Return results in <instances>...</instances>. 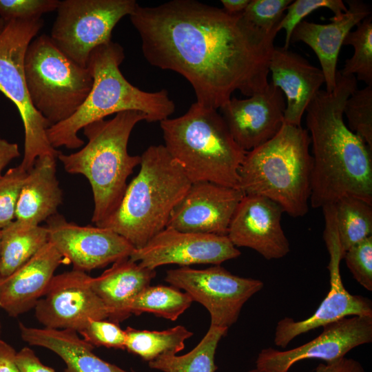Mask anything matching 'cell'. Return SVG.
<instances>
[{
  "instance_id": "obj_1",
  "label": "cell",
  "mask_w": 372,
  "mask_h": 372,
  "mask_svg": "<svg viewBox=\"0 0 372 372\" xmlns=\"http://www.w3.org/2000/svg\"><path fill=\"white\" fill-rule=\"evenodd\" d=\"M130 18L147 62L184 76L204 107L220 109L236 90L249 97L269 85L276 34L259 32L241 14L173 0L156 6L138 3Z\"/></svg>"
},
{
  "instance_id": "obj_2",
  "label": "cell",
  "mask_w": 372,
  "mask_h": 372,
  "mask_svg": "<svg viewBox=\"0 0 372 372\" xmlns=\"http://www.w3.org/2000/svg\"><path fill=\"white\" fill-rule=\"evenodd\" d=\"M357 90L355 76L337 73L331 92L319 90L306 109L313 160L312 207L352 196L372 205V149L344 121V107Z\"/></svg>"
},
{
  "instance_id": "obj_3",
  "label": "cell",
  "mask_w": 372,
  "mask_h": 372,
  "mask_svg": "<svg viewBox=\"0 0 372 372\" xmlns=\"http://www.w3.org/2000/svg\"><path fill=\"white\" fill-rule=\"evenodd\" d=\"M125 59L123 47L113 41L96 48L87 67L93 78L92 89L76 112L68 119L50 126L47 136L52 147L76 149L84 145L78 132L93 122L124 111H138L147 122L169 118L175 104L166 90L146 92L131 84L123 75L120 65Z\"/></svg>"
},
{
  "instance_id": "obj_4",
  "label": "cell",
  "mask_w": 372,
  "mask_h": 372,
  "mask_svg": "<svg viewBox=\"0 0 372 372\" xmlns=\"http://www.w3.org/2000/svg\"><path fill=\"white\" fill-rule=\"evenodd\" d=\"M140 166L118 208L97 226L117 233L135 249L166 227L171 212L192 185L164 145L149 146L141 156Z\"/></svg>"
},
{
  "instance_id": "obj_5",
  "label": "cell",
  "mask_w": 372,
  "mask_h": 372,
  "mask_svg": "<svg viewBox=\"0 0 372 372\" xmlns=\"http://www.w3.org/2000/svg\"><path fill=\"white\" fill-rule=\"evenodd\" d=\"M310 145L306 129L283 124L272 138L246 152L238 188L271 199L291 216H304L311 194Z\"/></svg>"
},
{
  "instance_id": "obj_6",
  "label": "cell",
  "mask_w": 372,
  "mask_h": 372,
  "mask_svg": "<svg viewBox=\"0 0 372 372\" xmlns=\"http://www.w3.org/2000/svg\"><path fill=\"white\" fill-rule=\"evenodd\" d=\"M147 121L143 112L124 111L112 119H101L85 126L87 144L79 151L59 153L57 158L71 174L87 178L93 194L94 208L92 222L99 225L118 208L127 188V180L141 156L128 153L127 144L134 126Z\"/></svg>"
},
{
  "instance_id": "obj_7",
  "label": "cell",
  "mask_w": 372,
  "mask_h": 372,
  "mask_svg": "<svg viewBox=\"0 0 372 372\" xmlns=\"http://www.w3.org/2000/svg\"><path fill=\"white\" fill-rule=\"evenodd\" d=\"M164 146L192 183L238 188L246 151L234 141L218 110L194 103L183 115L160 122Z\"/></svg>"
},
{
  "instance_id": "obj_8",
  "label": "cell",
  "mask_w": 372,
  "mask_h": 372,
  "mask_svg": "<svg viewBox=\"0 0 372 372\" xmlns=\"http://www.w3.org/2000/svg\"><path fill=\"white\" fill-rule=\"evenodd\" d=\"M24 72L30 101L50 126L73 115L93 83L89 68L69 59L45 34L29 44Z\"/></svg>"
},
{
  "instance_id": "obj_9",
  "label": "cell",
  "mask_w": 372,
  "mask_h": 372,
  "mask_svg": "<svg viewBox=\"0 0 372 372\" xmlns=\"http://www.w3.org/2000/svg\"><path fill=\"white\" fill-rule=\"evenodd\" d=\"M43 25L42 19L12 20L0 36V92L17 107L24 127V154L20 165L27 172L36 159L44 156L57 158L60 152L50 145V123L34 109L28 94L24 57L30 42Z\"/></svg>"
},
{
  "instance_id": "obj_10",
  "label": "cell",
  "mask_w": 372,
  "mask_h": 372,
  "mask_svg": "<svg viewBox=\"0 0 372 372\" xmlns=\"http://www.w3.org/2000/svg\"><path fill=\"white\" fill-rule=\"evenodd\" d=\"M137 5L135 0L60 1L49 36L65 56L86 68L91 52L111 41L116 25Z\"/></svg>"
},
{
  "instance_id": "obj_11",
  "label": "cell",
  "mask_w": 372,
  "mask_h": 372,
  "mask_svg": "<svg viewBox=\"0 0 372 372\" xmlns=\"http://www.w3.org/2000/svg\"><path fill=\"white\" fill-rule=\"evenodd\" d=\"M165 280L203 305L210 314V325L226 329L237 321L245 303L264 287L260 280L234 275L220 265L169 269Z\"/></svg>"
},
{
  "instance_id": "obj_12",
  "label": "cell",
  "mask_w": 372,
  "mask_h": 372,
  "mask_svg": "<svg viewBox=\"0 0 372 372\" xmlns=\"http://www.w3.org/2000/svg\"><path fill=\"white\" fill-rule=\"evenodd\" d=\"M324 217V240L329 254L328 269L330 289L317 310L309 318L295 321L281 319L277 324L274 344L286 347L300 334L322 327L341 318L353 316H372V302L366 297L351 294L344 287L340 270L344 253L341 249L336 227L333 204L322 207Z\"/></svg>"
},
{
  "instance_id": "obj_13",
  "label": "cell",
  "mask_w": 372,
  "mask_h": 372,
  "mask_svg": "<svg viewBox=\"0 0 372 372\" xmlns=\"http://www.w3.org/2000/svg\"><path fill=\"white\" fill-rule=\"evenodd\" d=\"M90 278L74 269L54 276L34 307L38 321L45 328L79 333L90 319H108L103 303L90 286Z\"/></svg>"
},
{
  "instance_id": "obj_14",
  "label": "cell",
  "mask_w": 372,
  "mask_h": 372,
  "mask_svg": "<svg viewBox=\"0 0 372 372\" xmlns=\"http://www.w3.org/2000/svg\"><path fill=\"white\" fill-rule=\"evenodd\" d=\"M48 240L73 269L89 271L130 258L135 248L107 228L80 226L56 213L46 220Z\"/></svg>"
},
{
  "instance_id": "obj_15",
  "label": "cell",
  "mask_w": 372,
  "mask_h": 372,
  "mask_svg": "<svg viewBox=\"0 0 372 372\" xmlns=\"http://www.w3.org/2000/svg\"><path fill=\"white\" fill-rule=\"evenodd\" d=\"M322 327L318 337L298 347L284 351L271 347L262 349L256 359V368L267 372H288L302 360L332 362L345 357L351 349L372 341V316L344 317Z\"/></svg>"
},
{
  "instance_id": "obj_16",
  "label": "cell",
  "mask_w": 372,
  "mask_h": 372,
  "mask_svg": "<svg viewBox=\"0 0 372 372\" xmlns=\"http://www.w3.org/2000/svg\"><path fill=\"white\" fill-rule=\"evenodd\" d=\"M240 250L227 236L179 231L165 227L130 258L149 269L166 265L188 267L213 264L238 258Z\"/></svg>"
},
{
  "instance_id": "obj_17",
  "label": "cell",
  "mask_w": 372,
  "mask_h": 372,
  "mask_svg": "<svg viewBox=\"0 0 372 372\" xmlns=\"http://www.w3.org/2000/svg\"><path fill=\"white\" fill-rule=\"evenodd\" d=\"M244 193L210 182L192 183L174 208L166 227L179 231L227 236Z\"/></svg>"
},
{
  "instance_id": "obj_18",
  "label": "cell",
  "mask_w": 372,
  "mask_h": 372,
  "mask_svg": "<svg viewBox=\"0 0 372 372\" xmlns=\"http://www.w3.org/2000/svg\"><path fill=\"white\" fill-rule=\"evenodd\" d=\"M283 209L258 195H245L231 218L227 236L236 247L252 249L267 260L280 259L290 251L281 225Z\"/></svg>"
},
{
  "instance_id": "obj_19",
  "label": "cell",
  "mask_w": 372,
  "mask_h": 372,
  "mask_svg": "<svg viewBox=\"0 0 372 372\" xmlns=\"http://www.w3.org/2000/svg\"><path fill=\"white\" fill-rule=\"evenodd\" d=\"M285 107L282 92L270 82L264 90L247 99L231 97L220 110L236 143L248 152L280 131Z\"/></svg>"
},
{
  "instance_id": "obj_20",
  "label": "cell",
  "mask_w": 372,
  "mask_h": 372,
  "mask_svg": "<svg viewBox=\"0 0 372 372\" xmlns=\"http://www.w3.org/2000/svg\"><path fill=\"white\" fill-rule=\"evenodd\" d=\"M272 81L287 99L284 124L301 126L306 109L320 87L324 76L320 68L298 54L283 47H274L269 65Z\"/></svg>"
},
{
  "instance_id": "obj_21",
  "label": "cell",
  "mask_w": 372,
  "mask_h": 372,
  "mask_svg": "<svg viewBox=\"0 0 372 372\" xmlns=\"http://www.w3.org/2000/svg\"><path fill=\"white\" fill-rule=\"evenodd\" d=\"M347 11L330 23L320 24L302 20L294 28L291 43L302 41L316 53L324 76L326 91L331 92L337 79V63L343 42L352 28L371 14L369 5L359 0H347Z\"/></svg>"
},
{
  "instance_id": "obj_22",
  "label": "cell",
  "mask_w": 372,
  "mask_h": 372,
  "mask_svg": "<svg viewBox=\"0 0 372 372\" xmlns=\"http://www.w3.org/2000/svg\"><path fill=\"white\" fill-rule=\"evenodd\" d=\"M65 261L48 241L8 277L0 278V307L17 317L34 308L45 294L58 267Z\"/></svg>"
},
{
  "instance_id": "obj_23",
  "label": "cell",
  "mask_w": 372,
  "mask_h": 372,
  "mask_svg": "<svg viewBox=\"0 0 372 372\" xmlns=\"http://www.w3.org/2000/svg\"><path fill=\"white\" fill-rule=\"evenodd\" d=\"M155 269L141 266L130 258L118 260L98 277L90 278L92 289L103 303L108 320L118 324L131 316L136 296L150 285Z\"/></svg>"
},
{
  "instance_id": "obj_24",
  "label": "cell",
  "mask_w": 372,
  "mask_h": 372,
  "mask_svg": "<svg viewBox=\"0 0 372 372\" xmlns=\"http://www.w3.org/2000/svg\"><path fill=\"white\" fill-rule=\"evenodd\" d=\"M63 194L56 176V158L36 159L27 173L17 201L15 220L39 225L57 213Z\"/></svg>"
},
{
  "instance_id": "obj_25",
  "label": "cell",
  "mask_w": 372,
  "mask_h": 372,
  "mask_svg": "<svg viewBox=\"0 0 372 372\" xmlns=\"http://www.w3.org/2000/svg\"><path fill=\"white\" fill-rule=\"evenodd\" d=\"M23 340L30 345L46 348L65 363L64 372H134L109 363L93 352L94 346L70 329L34 328L19 322Z\"/></svg>"
},
{
  "instance_id": "obj_26",
  "label": "cell",
  "mask_w": 372,
  "mask_h": 372,
  "mask_svg": "<svg viewBox=\"0 0 372 372\" xmlns=\"http://www.w3.org/2000/svg\"><path fill=\"white\" fill-rule=\"evenodd\" d=\"M1 231L0 278L12 274L49 241L45 227L17 220Z\"/></svg>"
},
{
  "instance_id": "obj_27",
  "label": "cell",
  "mask_w": 372,
  "mask_h": 372,
  "mask_svg": "<svg viewBox=\"0 0 372 372\" xmlns=\"http://www.w3.org/2000/svg\"><path fill=\"white\" fill-rule=\"evenodd\" d=\"M228 329L210 325L200 342L183 355L165 353L148 362L150 368L163 372H215V353L222 337Z\"/></svg>"
},
{
  "instance_id": "obj_28",
  "label": "cell",
  "mask_w": 372,
  "mask_h": 372,
  "mask_svg": "<svg viewBox=\"0 0 372 372\" xmlns=\"http://www.w3.org/2000/svg\"><path fill=\"white\" fill-rule=\"evenodd\" d=\"M333 206L338 238L344 254L372 236V205L358 197L345 196Z\"/></svg>"
},
{
  "instance_id": "obj_29",
  "label": "cell",
  "mask_w": 372,
  "mask_h": 372,
  "mask_svg": "<svg viewBox=\"0 0 372 372\" xmlns=\"http://www.w3.org/2000/svg\"><path fill=\"white\" fill-rule=\"evenodd\" d=\"M125 331V349L148 362L165 353L176 354L184 349L185 341L193 335L182 325L164 331L140 330L128 327Z\"/></svg>"
},
{
  "instance_id": "obj_30",
  "label": "cell",
  "mask_w": 372,
  "mask_h": 372,
  "mask_svg": "<svg viewBox=\"0 0 372 372\" xmlns=\"http://www.w3.org/2000/svg\"><path fill=\"white\" fill-rule=\"evenodd\" d=\"M194 302L186 292L174 286H148L139 293L130 307L132 314L152 313L175 321Z\"/></svg>"
},
{
  "instance_id": "obj_31",
  "label": "cell",
  "mask_w": 372,
  "mask_h": 372,
  "mask_svg": "<svg viewBox=\"0 0 372 372\" xmlns=\"http://www.w3.org/2000/svg\"><path fill=\"white\" fill-rule=\"evenodd\" d=\"M350 45L354 49L353 55L345 61L342 76L357 75L358 80L366 85H372V16L364 19L345 37L343 45Z\"/></svg>"
},
{
  "instance_id": "obj_32",
  "label": "cell",
  "mask_w": 372,
  "mask_h": 372,
  "mask_svg": "<svg viewBox=\"0 0 372 372\" xmlns=\"http://www.w3.org/2000/svg\"><path fill=\"white\" fill-rule=\"evenodd\" d=\"M344 114L349 128L372 149V85L356 90L347 100Z\"/></svg>"
},
{
  "instance_id": "obj_33",
  "label": "cell",
  "mask_w": 372,
  "mask_h": 372,
  "mask_svg": "<svg viewBox=\"0 0 372 372\" xmlns=\"http://www.w3.org/2000/svg\"><path fill=\"white\" fill-rule=\"evenodd\" d=\"M291 0H250L241 13L243 20L259 32L277 34L278 26Z\"/></svg>"
},
{
  "instance_id": "obj_34",
  "label": "cell",
  "mask_w": 372,
  "mask_h": 372,
  "mask_svg": "<svg viewBox=\"0 0 372 372\" xmlns=\"http://www.w3.org/2000/svg\"><path fill=\"white\" fill-rule=\"evenodd\" d=\"M320 8H327L338 17L347 11V8L342 0H296L292 1L287 8L278 26V32L285 30L284 48L288 49L291 37L294 28L303 19L314 10Z\"/></svg>"
},
{
  "instance_id": "obj_35",
  "label": "cell",
  "mask_w": 372,
  "mask_h": 372,
  "mask_svg": "<svg viewBox=\"0 0 372 372\" xmlns=\"http://www.w3.org/2000/svg\"><path fill=\"white\" fill-rule=\"evenodd\" d=\"M27 173L19 165L0 178V229L15 220L17 204Z\"/></svg>"
},
{
  "instance_id": "obj_36",
  "label": "cell",
  "mask_w": 372,
  "mask_h": 372,
  "mask_svg": "<svg viewBox=\"0 0 372 372\" xmlns=\"http://www.w3.org/2000/svg\"><path fill=\"white\" fill-rule=\"evenodd\" d=\"M59 0H0V18L12 20H37L45 13L56 10Z\"/></svg>"
},
{
  "instance_id": "obj_37",
  "label": "cell",
  "mask_w": 372,
  "mask_h": 372,
  "mask_svg": "<svg viewBox=\"0 0 372 372\" xmlns=\"http://www.w3.org/2000/svg\"><path fill=\"white\" fill-rule=\"evenodd\" d=\"M79 333L83 340L94 347L118 349L125 347V331L110 320L90 319Z\"/></svg>"
},
{
  "instance_id": "obj_38",
  "label": "cell",
  "mask_w": 372,
  "mask_h": 372,
  "mask_svg": "<svg viewBox=\"0 0 372 372\" xmlns=\"http://www.w3.org/2000/svg\"><path fill=\"white\" fill-rule=\"evenodd\" d=\"M356 281L372 291V236L350 247L343 256Z\"/></svg>"
},
{
  "instance_id": "obj_39",
  "label": "cell",
  "mask_w": 372,
  "mask_h": 372,
  "mask_svg": "<svg viewBox=\"0 0 372 372\" xmlns=\"http://www.w3.org/2000/svg\"><path fill=\"white\" fill-rule=\"evenodd\" d=\"M15 360L22 372H55L52 368L44 365L29 347L17 352Z\"/></svg>"
},
{
  "instance_id": "obj_40",
  "label": "cell",
  "mask_w": 372,
  "mask_h": 372,
  "mask_svg": "<svg viewBox=\"0 0 372 372\" xmlns=\"http://www.w3.org/2000/svg\"><path fill=\"white\" fill-rule=\"evenodd\" d=\"M313 372H365V371L358 361L344 357L332 362L320 364Z\"/></svg>"
},
{
  "instance_id": "obj_41",
  "label": "cell",
  "mask_w": 372,
  "mask_h": 372,
  "mask_svg": "<svg viewBox=\"0 0 372 372\" xmlns=\"http://www.w3.org/2000/svg\"><path fill=\"white\" fill-rule=\"evenodd\" d=\"M16 353L13 347L0 339V372H22L15 360Z\"/></svg>"
},
{
  "instance_id": "obj_42",
  "label": "cell",
  "mask_w": 372,
  "mask_h": 372,
  "mask_svg": "<svg viewBox=\"0 0 372 372\" xmlns=\"http://www.w3.org/2000/svg\"><path fill=\"white\" fill-rule=\"evenodd\" d=\"M21 154L17 143H10L0 137V178L3 168L13 159L20 156Z\"/></svg>"
},
{
  "instance_id": "obj_43",
  "label": "cell",
  "mask_w": 372,
  "mask_h": 372,
  "mask_svg": "<svg viewBox=\"0 0 372 372\" xmlns=\"http://www.w3.org/2000/svg\"><path fill=\"white\" fill-rule=\"evenodd\" d=\"M223 10L230 14L242 13L249 5L250 0H221Z\"/></svg>"
},
{
  "instance_id": "obj_44",
  "label": "cell",
  "mask_w": 372,
  "mask_h": 372,
  "mask_svg": "<svg viewBox=\"0 0 372 372\" xmlns=\"http://www.w3.org/2000/svg\"><path fill=\"white\" fill-rule=\"evenodd\" d=\"M6 23H7L6 21L0 18V36L4 30Z\"/></svg>"
},
{
  "instance_id": "obj_45",
  "label": "cell",
  "mask_w": 372,
  "mask_h": 372,
  "mask_svg": "<svg viewBox=\"0 0 372 372\" xmlns=\"http://www.w3.org/2000/svg\"><path fill=\"white\" fill-rule=\"evenodd\" d=\"M247 372H267V371L256 368L254 369H251Z\"/></svg>"
},
{
  "instance_id": "obj_46",
  "label": "cell",
  "mask_w": 372,
  "mask_h": 372,
  "mask_svg": "<svg viewBox=\"0 0 372 372\" xmlns=\"http://www.w3.org/2000/svg\"><path fill=\"white\" fill-rule=\"evenodd\" d=\"M1 231L0 229V262H1Z\"/></svg>"
},
{
  "instance_id": "obj_47",
  "label": "cell",
  "mask_w": 372,
  "mask_h": 372,
  "mask_svg": "<svg viewBox=\"0 0 372 372\" xmlns=\"http://www.w3.org/2000/svg\"><path fill=\"white\" fill-rule=\"evenodd\" d=\"M0 333H1V324H0Z\"/></svg>"
}]
</instances>
